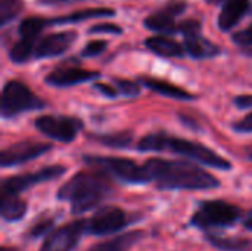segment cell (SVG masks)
<instances>
[{
	"mask_svg": "<svg viewBox=\"0 0 252 251\" xmlns=\"http://www.w3.org/2000/svg\"><path fill=\"white\" fill-rule=\"evenodd\" d=\"M143 166L159 191H208L221 185L214 175L190 161L151 158Z\"/></svg>",
	"mask_w": 252,
	"mask_h": 251,
	"instance_id": "1",
	"label": "cell"
},
{
	"mask_svg": "<svg viewBox=\"0 0 252 251\" xmlns=\"http://www.w3.org/2000/svg\"><path fill=\"white\" fill-rule=\"evenodd\" d=\"M112 183L109 175L100 169L92 172H78L65 182L56 192L59 201H66L71 206L74 216H81L99 207L112 195Z\"/></svg>",
	"mask_w": 252,
	"mask_h": 251,
	"instance_id": "2",
	"label": "cell"
},
{
	"mask_svg": "<svg viewBox=\"0 0 252 251\" xmlns=\"http://www.w3.org/2000/svg\"><path fill=\"white\" fill-rule=\"evenodd\" d=\"M137 151L142 152H171L183 155L189 160H193L199 164L217 169V170H232V163L221 155H219L216 151L210 149L208 146L170 136L167 133H152L140 139L137 143Z\"/></svg>",
	"mask_w": 252,
	"mask_h": 251,
	"instance_id": "3",
	"label": "cell"
},
{
	"mask_svg": "<svg viewBox=\"0 0 252 251\" xmlns=\"http://www.w3.org/2000/svg\"><path fill=\"white\" fill-rule=\"evenodd\" d=\"M245 212L224 200H205L198 203L189 226L204 234H219L220 229H229L242 223Z\"/></svg>",
	"mask_w": 252,
	"mask_h": 251,
	"instance_id": "4",
	"label": "cell"
},
{
	"mask_svg": "<svg viewBox=\"0 0 252 251\" xmlns=\"http://www.w3.org/2000/svg\"><path fill=\"white\" fill-rule=\"evenodd\" d=\"M83 161L92 167L106 172L109 176L127 185H146L151 178L145 166H139L130 158L121 157H99V155H84Z\"/></svg>",
	"mask_w": 252,
	"mask_h": 251,
	"instance_id": "5",
	"label": "cell"
},
{
	"mask_svg": "<svg viewBox=\"0 0 252 251\" xmlns=\"http://www.w3.org/2000/svg\"><path fill=\"white\" fill-rule=\"evenodd\" d=\"M136 222H139V216L130 215L117 206H105L97 209L92 217L86 219V234L94 237L114 235Z\"/></svg>",
	"mask_w": 252,
	"mask_h": 251,
	"instance_id": "6",
	"label": "cell"
},
{
	"mask_svg": "<svg viewBox=\"0 0 252 251\" xmlns=\"http://www.w3.org/2000/svg\"><path fill=\"white\" fill-rule=\"evenodd\" d=\"M44 101H41L31 89L18 80H10L4 84L1 92V117L12 118L27 111L44 108Z\"/></svg>",
	"mask_w": 252,
	"mask_h": 251,
	"instance_id": "7",
	"label": "cell"
},
{
	"mask_svg": "<svg viewBox=\"0 0 252 251\" xmlns=\"http://www.w3.org/2000/svg\"><path fill=\"white\" fill-rule=\"evenodd\" d=\"M66 173V167L65 166H47L43 167L37 172H31V173H24V175H16V176H10L1 180V194H15L19 195L24 191H28L30 188L44 183V182H50L55 180L61 176H63Z\"/></svg>",
	"mask_w": 252,
	"mask_h": 251,
	"instance_id": "8",
	"label": "cell"
},
{
	"mask_svg": "<svg viewBox=\"0 0 252 251\" xmlns=\"http://www.w3.org/2000/svg\"><path fill=\"white\" fill-rule=\"evenodd\" d=\"M34 124L47 138L63 143H71L83 129V123L78 118L66 115H41Z\"/></svg>",
	"mask_w": 252,
	"mask_h": 251,
	"instance_id": "9",
	"label": "cell"
},
{
	"mask_svg": "<svg viewBox=\"0 0 252 251\" xmlns=\"http://www.w3.org/2000/svg\"><path fill=\"white\" fill-rule=\"evenodd\" d=\"M86 234V219H78L53 229L38 251H74Z\"/></svg>",
	"mask_w": 252,
	"mask_h": 251,
	"instance_id": "10",
	"label": "cell"
},
{
	"mask_svg": "<svg viewBox=\"0 0 252 251\" xmlns=\"http://www.w3.org/2000/svg\"><path fill=\"white\" fill-rule=\"evenodd\" d=\"M179 33L185 36V49L195 59H207L220 55V47L201 34V24L188 19L179 24Z\"/></svg>",
	"mask_w": 252,
	"mask_h": 251,
	"instance_id": "11",
	"label": "cell"
},
{
	"mask_svg": "<svg viewBox=\"0 0 252 251\" xmlns=\"http://www.w3.org/2000/svg\"><path fill=\"white\" fill-rule=\"evenodd\" d=\"M188 4L183 0H170L167 4H164L157 12H152L148 18H145L143 24L148 30L165 33V34H174L179 33V24L176 22V18L182 15L186 10Z\"/></svg>",
	"mask_w": 252,
	"mask_h": 251,
	"instance_id": "12",
	"label": "cell"
},
{
	"mask_svg": "<svg viewBox=\"0 0 252 251\" xmlns=\"http://www.w3.org/2000/svg\"><path fill=\"white\" fill-rule=\"evenodd\" d=\"M52 149V145L49 143H40V142H18L0 154V166L3 169L15 167L24 163H28L31 160H35Z\"/></svg>",
	"mask_w": 252,
	"mask_h": 251,
	"instance_id": "13",
	"label": "cell"
},
{
	"mask_svg": "<svg viewBox=\"0 0 252 251\" xmlns=\"http://www.w3.org/2000/svg\"><path fill=\"white\" fill-rule=\"evenodd\" d=\"M75 40H77V33L74 31H61L55 34H49L35 43L34 58L43 59V58L59 56L65 53L74 44Z\"/></svg>",
	"mask_w": 252,
	"mask_h": 251,
	"instance_id": "14",
	"label": "cell"
},
{
	"mask_svg": "<svg viewBox=\"0 0 252 251\" xmlns=\"http://www.w3.org/2000/svg\"><path fill=\"white\" fill-rule=\"evenodd\" d=\"M97 77H100V72L97 71H90L78 67H63L46 75L44 81L53 87H68V86H75L78 83L92 81Z\"/></svg>",
	"mask_w": 252,
	"mask_h": 251,
	"instance_id": "15",
	"label": "cell"
},
{
	"mask_svg": "<svg viewBox=\"0 0 252 251\" xmlns=\"http://www.w3.org/2000/svg\"><path fill=\"white\" fill-rule=\"evenodd\" d=\"M145 238L143 231H130L112 237L106 241L97 243L86 251H130L136 244H139Z\"/></svg>",
	"mask_w": 252,
	"mask_h": 251,
	"instance_id": "16",
	"label": "cell"
},
{
	"mask_svg": "<svg viewBox=\"0 0 252 251\" xmlns=\"http://www.w3.org/2000/svg\"><path fill=\"white\" fill-rule=\"evenodd\" d=\"M250 0H226L219 16V28L221 31H229L245 16L250 9Z\"/></svg>",
	"mask_w": 252,
	"mask_h": 251,
	"instance_id": "17",
	"label": "cell"
},
{
	"mask_svg": "<svg viewBox=\"0 0 252 251\" xmlns=\"http://www.w3.org/2000/svg\"><path fill=\"white\" fill-rule=\"evenodd\" d=\"M139 83L143 84L145 87H148L149 90H152L155 93H159L162 96H167V98H173V99H179V101H193V99H196V96L189 93L188 90H185V89H182L179 86H174V84H171L168 81L155 78V77L142 75V77H139Z\"/></svg>",
	"mask_w": 252,
	"mask_h": 251,
	"instance_id": "18",
	"label": "cell"
},
{
	"mask_svg": "<svg viewBox=\"0 0 252 251\" xmlns=\"http://www.w3.org/2000/svg\"><path fill=\"white\" fill-rule=\"evenodd\" d=\"M28 213V204L25 200L15 194H1L0 198V216L6 223H16L22 220Z\"/></svg>",
	"mask_w": 252,
	"mask_h": 251,
	"instance_id": "19",
	"label": "cell"
},
{
	"mask_svg": "<svg viewBox=\"0 0 252 251\" xmlns=\"http://www.w3.org/2000/svg\"><path fill=\"white\" fill-rule=\"evenodd\" d=\"M145 46L151 52L162 58H180L185 55V50H186L179 41L167 36H152L145 40Z\"/></svg>",
	"mask_w": 252,
	"mask_h": 251,
	"instance_id": "20",
	"label": "cell"
},
{
	"mask_svg": "<svg viewBox=\"0 0 252 251\" xmlns=\"http://www.w3.org/2000/svg\"><path fill=\"white\" fill-rule=\"evenodd\" d=\"M205 241L220 251H252V238L224 237L220 234H205Z\"/></svg>",
	"mask_w": 252,
	"mask_h": 251,
	"instance_id": "21",
	"label": "cell"
},
{
	"mask_svg": "<svg viewBox=\"0 0 252 251\" xmlns=\"http://www.w3.org/2000/svg\"><path fill=\"white\" fill-rule=\"evenodd\" d=\"M114 15H115V10L114 9H108V7H90V9H83V10H77V12L68 13L65 16L53 18V19H50V25H53V24H77V22H83V21L93 19V18L114 16Z\"/></svg>",
	"mask_w": 252,
	"mask_h": 251,
	"instance_id": "22",
	"label": "cell"
},
{
	"mask_svg": "<svg viewBox=\"0 0 252 251\" xmlns=\"http://www.w3.org/2000/svg\"><path fill=\"white\" fill-rule=\"evenodd\" d=\"M47 27H50V19L40 18V16H30V18H25L19 24L18 31H19L21 38H28V40L35 41L37 37L41 34V31Z\"/></svg>",
	"mask_w": 252,
	"mask_h": 251,
	"instance_id": "23",
	"label": "cell"
},
{
	"mask_svg": "<svg viewBox=\"0 0 252 251\" xmlns=\"http://www.w3.org/2000/svg\"><path fill=\"white\" fill-rule=\"evenodd\" d=\"M34 50H35V41L28 38H19L9 49V58L15 64H22L34 56Z\"/></svg>",
	"mask_w": 252,
	"mask_h": 251,
	"instance_id": "24",
	"label": "cell"
},
{
	"mask_svg": "<svg viewBox=\"0 0 252 251\" xmlns=\"http://www.w3.org/2000/svg\"><path fill=\"white\" fill-rule=\"evenodd\" d=\"M55 223H56V217L55 216H46V217H41V219H37L27 231L25 237L27 240L30 241H34V240H38L41 237H47L53 228H55Z\"/></svg>",
	"mask_w": 252,
	"mask_h": 251,
	"instance_id": "25",
	"label": "cell"
},
{
	"mask_svg": "<svg viewBox=\"0 0 252 251\" xmlns=\"http://www.w3.org/2000/svg\"><path fill=\"white\" fill-rule=\"evenodd\" d=\"M99 143L109 146V148H115V149H123L130 146L131 141H133V135L128 132H120V133H112V135H102V136H96L94 138Z\"/></svg>",
	"mask_w": 252,
	"mask_h": 251,
	"instance_id": "26",
	"label": "cell"
},
{
	"mask_svg": "<svg viewBox=\"0 0 252 251\" xmlns=\"http://www.w3.org/2000/svg\"><path fill=\"white\" fill-rule=\"evenodd\" d=\"M24 4L21 0H0V25H7L22 10Z\"/></svg>",
	"mask_w": 252,
	"mask_h": 251,
	"instance_id": "27",
	"label": "cell"
},
{
	"mask_svg": "<svg viewBox=\"0 0 252 251\" xmlns=\"http://www.w3.org/2000/svg\"><path fill=\"white\" fill-rule=\"evenodd\" d=\"M114 86L118 89L120 95L127 96V98H136L140 95V86L134 81L130 80H123V78H114Z\"/></svg>",
	"mask_w": 252,
	"mask_h": 251,
	"instance_id": "28",
	"label": "cell"
},
{
	"mask_svg": "<svg viewBox=\"0 0 252 251\" xmlns=\"http://www.w3.org/2000/svg\"><path fill=\"white\" fill-rule=\"evenodd\" d=\"M108 43L105 40H94V41H90L89 44H86V47L83 49L81 55L84 58H93V56H97L100 55L105 49H106Z\"/></svg>",
	"mask_w": 252,
	"mask_h": 251,
	"instance_id": "29",
	"label": "cell"
},
{
	"mask_svg": "<svg viewBox=\"0 0 252 251\" xmlns=\"http://www.w3.org/2000/svg\"><path fill=\"white\" fill-rule=\"evenodd\" d=\"M89 33L90 34H102V33H108V34H121L123 33V28L117 24H109V22H103V24H96L93 27L89 28Z\"/></svg>",
	"mask_w": 252,
	"mask_h": 251,
	"instance_id": "30",
	"label": "cell"
},
{
	"mask_svg": "<svg viewBox=\"0 0 252 251\" xmlns=\"http://www.w3.org/2000/svg\"><path fill=\"white\" fill-rule=\"evenodd\" d=\"M233 41L242 47H252V24L245 28V30H241L238 33L233 34Z\"/></svg>",
	"mask_w": 252,
	"mask_h": 251,
	"instance_id": "31",
	"label": "cell"
},
{
	"mask_svg": "<svg viewBox=\"0 0 252 251\" xmlns=\"http://www.w3.org/2000/svg\"><path fill=\"white\" fill-rule=\"evenodd\" d=\"M233 129L239 133H252V112L244 117L241 121L233 124Z\"/></svg>",
	"mask_w": 252,
	"mask_h": 251,
	"instance_id": "32",
	"label": "cell"
},
{
	"mask_svg": "<svg viewBox=\"0 0 252 251\" xmlns=\"http://www.w3.org/2000/svg\"><path fill=\"white\" fill-rule=\"evenodd\" d=\"M94 89L99 90L102 95L108 96V98H117L120 95L118 89L114 86V84H105V83H96L94 84Z\"/></svg>",
	"mask_w": 252,
	"mask_h": 251,
	"instance_id": "33",
	"label": "cell"
},
{
	"mask_svg": "<svg viewBox=\"0 0 252 251\" xmlns=\"http://www.w3.org/2000/svg\"><path fill=\"white\" fill-rule=\"evenodd\" d=\"M233 104L239 109H248L252 108V95H239L233 99Z\"/></svg>",
	"mask_w": 252,
	"mask_h": 251,
	"instance_id": "34",
	"label": "cell"
},
{
	"mask_svg": "<svg viewBox=\"0 0 252 251\" xmlns=\"http://www.w3.org/2000/svg\"><path fill=\"white\" fill-rule=\"evenodd\" d=\"M242 228L248 232H252V209H250L248 212H245V216L242 219Z\"/></svg>",
	"mask_w": 252,
	"mask_h": 251,
	"instance_id": "35",
	"label": "cell"
},
{
	"mask_svg": "<svg viewBox=\"0 0 252 251\" xmlns=\"http://www.w3.org/2000/svg\"><path fill=\"white\" fill-rule=\"evenodd\" d=\"M44 3H75V1H80V0H41Z\"/></svg>",
	"mask_w": 252,
	"mask_h": 251,
	"instance_id": "36",
	"label": "cell"
},
{
	"mask_svg": "<svg viewBox=\"0 0 252 251\" xmlns=\"http://www.w3.org/2000/svg\"><path fill=\"white\" fill-rule=\"evenodd\" d=\"M208 3H214V4H224L226 0H207Z\"/></svg>",
	"mask_w": 252,
	"mask_h": 251,
	"instance_id": "37",
	"label": "cell"
},
{
	"mask_svg": "<svg viewBox=\"0 0 252 251\" xmlns=\"http://www.w3.org/2000/svg\"><path fill=\"white\" fill-rule=\"evenodd\" d=\"M0 251H18V250H16V249H13V247H6V246H3Z\"/></svg>",
	"mask_w": 252,
	"mask_h": 251,
	"instance_id": "38",
	"label": "cell"
},
{
	"mask_svg": "<svg viewBox=\"0 0 252 251\" xmlns=\"http://www.w3.org/2000/svg\"><path fill=\"white\" fill-rule=\"evenodd\" d=\"M250 160H252V154H251V155H250Z\"/></svg>",
	"mask_w": 252,
	"mask_h": 251,
	"instance_id": "39",
	"label": "cell"
}]
</instances>
